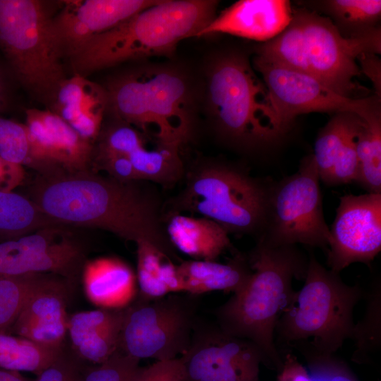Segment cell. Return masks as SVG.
<instances>
[{
	"label": "cell",
	"instance_id": "cell-10",
	"mask_svg": "<svg viewBox=\"0 0 381 381\" xmlns=\"http://www.w3.org/2000/svg\"><path fill=\"white\" fill-rule=\"evenodd\" d=\"M329 240L320 178L310 155L294 174L272 183L264 229L258 241L270 246L301 243L327 251Z\"/></svg>",
	"mask_w": 381,
	"mask_h": 381
},
{
	"label": "cell",
	"instance_id": "cell-35",
	"mask_svg": "<svg viewBox=\"0 0 381 381\" xmlns=\"http://www.w3.org/2000/svg\"><path fill=\"white\" fill-rule=\"evenodd\" d=\"M30 155L25 124L0 117V157L13 164L28 167Z\"/></svg>",
	"mask_w": 381,
	"mask_h": 381
},
{
	"label": "cell",
	"instance_id": "cell-13",
	"mask_svg": "<svg viewBox=\"0 0 381 381\" xmlns=\"http://www.w3.org/2000/svg\"><path fill=\"white\" fill-rule=\"evenodd\" d=\"M187 381H258L265 357L249 340L218 325L195 326L190 343L180 356Z\"/></svg>",
	"mask_w": 381,
	"mask_h": 381
},
{
	"label": "cell",
	"instance_id": "cell-42",
	"mask_svg": "<svg viewBox=\"0 0 381 381\" xmlns=\"http://www.w3.org/2000/svg\"><path fill=\"white\" fill-rule=\"evenodd\" d=\"M276 381H315L310 373L291 353H286L282 360Z\"/></svg>",
	"mask_w": 381,
	"mask_h": 381
},
{
	"label": "cell",
	"instance_id": "cell-27",
	"mask_svg": "<svg viewBox=\"0 0 381 381\" xmlns=\"http://www.w3.org/2000/svg\"><path fill=\"white\" fill-rule=\"evenodd\" d=\"M50 108L68 125L83 116H104L107 109L106 91L85 77L73 75L61 84Z\"/></svg>",
	"mask_w": 381,
	"mask_h": 381
},
{
	"label": "cell",
	"instance_id": "cell-9",
	"mask_svg": "<svg viewBox=\"0 0 381 381\" xmlns=\"http://www.w3.org/2000/svg\"><path fill=\"white\" fill-rule=\"evenodd\" d=\"M272 184L230 165L205 164L190 174L180 207L216 222L229 234L258 238L265 224Z\"/></svg>",
	"mask_w": 381,
	"mask_h": 381
},
{
	"label": "cell",
	"instance_id": "cell-40",
	"mask_svg": "<svg viewBox=\"0 0 381 381\" xmlns=\"http://www.w3.org/2000/svg\"><path fill=\"white\" fill-rule=\"evenodd\" d=\"M35 381H83L75 362L64 353L50 366L37 375Z\"/></svg>",
	"mask_w": 381,
	"mask_h": 381
},
{
	"label": "cell",
	"instance_id": "cell-32",
	"mask_svg": "<svg viewBox=\"0 0 381 381\" xmlns=\"http://www.w3.org/2000/svg\"><path fill=\"white\" fill-rule=\"evenodd\" d=\"M56 276L33 273L0 277V332H9L30 297Z\"/></svg>",
	"mask_w": 381,
	"mask_h": 381
},
{
	"label": "cell",
	"instance_id": "cell-18",
	"mask_svg": "<svg viewBox=\"0 0 381 381\" xmlns=\"http://www.w3.org/2000/svg\"><path fill=\"white\" fill-rule=\"evenodd\" d=\"M71 282L57 275L37 291L9 332L42 345L62 349L68 332L66 304Z\"/></svg>",
	"mask_w": 381,
	"mask_h": 381
},
{
	"label": "cell",
	"instance_id": "cell-17",
	"mask_svg": "<svg viewBox=\"0 0 381 381\" xmlns=\"http://www.w3.org/2000/svg\"><path fill=\"white\" fill-rule=\"evenodd\" d=\"M362 122L355 114L337 113L319 132L312 155L320 181L326 185L357 182L356 143Z\"/></svg>",
	"mask_w": 381,
	"mask_h": 381
},
{
	"label": "cell",
	"instance_id": "cell-36",
	"mask_svg": "<svg viewBox=\"0 0 381 381\" xmlns=\"http://www.w3.org/2000/svg\"><path fill=\"white\" fill-rule=\"evenodd\" d=\"M297 349L306 359L315 381H359L344 361L334 353H322L305 345Z\"/></svg>",
	"mask_w": 381,
	"mask_h": 381
},
{
	"label": "cell",
	"instance_id": "cell-29",
	"mask_svg": "<svg viewBox=\"0 0 381 381\" xmlns=\"http://www.w3.org/2000/svg\"><path fill=\"white\" fill-rule=\"evenodd\" d=\"M64 354L62 349L40 344L28 339L0 332V368L28 371L37 375Z\"/></svg>",
	"mask_w": 381,
	"mask_h": 381
},
{
	"label": "cell",
	"instance_id": "cell-22",
	"mask_svg": "<svg viewBox=\"0 0 381 381\" xmlns=\"http://www.w3.org/2000/svg\"><path fill=\"white\" fill-rule=\"evenodd\" d=\"M167 235L173 246L194 260H216L231 246L228 231L205 217L174 214L169 219Z\"/></svg>",
	"mask_w": 381,
	"mask_h": 381
},
{
	"label": "cell",
	"instance_id": "cell-8",
	"mask_svg": "<svg viewBox=\"0 0 381 381\" xmlns=\"http://www.w3.org/2000/svg\"><path fill=\"white\" fill-rule=\"evenodd\" d=\"M52 8L45 1L0 0V49L18 80L49 107L67 78Z\"/></svg>",
	"mask_w": 381,
	"mask_h": 381
},
{
	"label": "cell",
	"instance_id": "cell-19",
	"mask_svg": "<svg viewBox=\"0 0 381 381\" xmlns=\"http://www.w3.org/2000/svg\"><path fill=\"white\" fill-rule=\"evenodd\" d=\"M292 9L287 0H241L216 16L198 37L224 33L264 43L288 26Z\"/></svg>",
	"mask_w": 381,
	"mask_h": 381
},
{
	"label": "cell",
	"instance_id": "cell-21",
	"mask_svg": "<svg viewBox=\"0 0 381 381\" xmlns=\"http://www.w3.org/2000/svg\"><path fill=\"white\" fill-rule=\"evenodd\" d=\"M88 300L100 308L123 309L136 295V276L123 260L102 257L85 261L82 271Z\"/></svg>",
	"mask_w": 381,
	"mask_h": 381
},
{
	"label": "cell",
	"instance_id": "cell-1",
	"mask_svg": "<svg viewBox=\"0 0 381 381\" xmlns=\"http://www.w3.org/2000/svg\"><path fill=\"white\" fill-rule=\"evenodd\" d=\"M135 183L92 169L37 174L25 196L60 225L103 229L135 243L149 242L174 256L155 203Z\"/></svg>",
	"mask_w": 381,
	"mask_h": 381
},
{
	"label": "cell",
	"instance_id": "cell-2",
	"mask_svg": "<svg viewBox=\"0 0 381 381\" xmlns=\"http://www.w3.org/2000/svg\"><path fill=\"white\" fill-rule=\"evenodd\" d=\"M363 52L380 54V29L345 38L329 18L303 7L292 9L288 26L258 45L255 55L310 75L342 96L358 99L368 92L356 80L361 74L356 59Z\"/></svg>",
	"mask_w": 381,
	"mask_h": 381
},
{
	"label": "cell",
	"instance_id": "cell-15",
	"mask_svg": "<svg viewBox=\"0 0 381 381\" xmlns=\"http://www.w3.org/2000/svg\"><path fill=\"white\" fill-rule=\"evenodd\" d=\"M381 250V193L344 195L329 229L327 265L339 273L355 262L368 264Z\"/></svg>",
	"mask_w": 381,
	"mask_h": 381
},
{
	"label": "cell",
	"instance_id": "cell-6",
	"mask_svg": "<svg viewBox=\"0 0 381 381\" xmlns=\"http://www.w3.org/2000/svg\"><path fill=\"white\" fill-rule=\"evenodd\" d=\"M204 93L206 111L215 129L231 143L265 147L288 132L266 86L243 54L226 52L210 61Z\"/></svg>",
	"mask_w": 381,
	"mask_h": 381
},
{
	"label": "cell",
	"instance_id": "cell-11",
	"mask_svg": "<svg viewBox=\"0 0 381 381\" xmlns=\"http://www.w3.org/2000/svg\"><path fill=\"white\" fill-rule=\"evenodd\" d=\"M185 298L169 294L132 302L124 308L119 350L139 360L182 355L196 325L192 303Z\"/></svg>",
	"mask_w": 381,
	"mask_h": 381
},
{
	"label": "cell",
	"instance_id": "cell-44",
	"mask_svg": "<svg viewBox=\"0 0 381 381\" xmlns=\"http://www.w3.org/2000/svg\"><path fill=\"white\" fill-rule=\"evenodd\" d=\"M9 99L7 84L3 69L0 65V112L7 109Z\"/></svg>",
	"mask_w": 381,
	"mask_h": 381
},
{
	"label": "cell",
	"instance_id": "cell-31",
	"mask_svg": "<svg viewBox=\"0 0 381 381\" xmlns=\"http://www.w3.org/2000/svg\"><path fill=\"white\" fill-rule=\"evenodd\" d=\"M357 182L368 193H381V113L363 119L356 143Z\"/></svg>",
	"mask_w": 381,
	"mask_h": 381
},
{
	"label": "cell",
	"instance_id": "cell-28",
	"mask_svg": "<svg viewBox=\"0 0 381 381\" xmlns=\"http://www.w3.org/2000/svg\"><path fill=\"white\" fill-rule=\"evenodd\" d=\"M59 225L25 195L0 191V243Z\"/></svg>",
	"mask_w": 381,
	"mask_h": 381
},
{
	"label": "cell",
	"instance_id": "cell-43",
	"mask_svg": "<svg viewBox=\"0 0 381 381\" xmlns=\"http://www.w3.org/2000/svg\"><path fill=\"white\" fill-rule=\"evenodd\" d=\"M25 179L24 167L6 162L0 157V191L11 192Z\"/></svg>",
	"mask_w": 381,
	"mask_h": 381
},
{
	"label": "cell",
	"instance_id": "cell-3",
	"mask_svg": "<svg viewBox=\"0 0 381 381\" xmlns=\"http://www.w3.org/2000/svg\"><path fill=\"white\" fill-rule=\"evenodd\" d=\"M217 5L212 0H159L69 56L73 73L85 77L127 61L169 56L183 40L198 37L216 17Z\"/></svg>",
	"mask_w": 381,
	"mask_h": 381
},
{
	"label": "cell",
	"instance_id": "cell-23",
	"mask_svg": "<svg viewBox=\"0 0 381 381\" xmlns=\"http://www.w3.org/2000/svg\"><path fill=\"white\" fill-rule=\"evenodd\" d=\"M183 293L198 295L213 291L235 294L249 279V261L241 255L226 263L216 260H190L177 265Z\"/></svg>",
	"mask_w": 381,
	"mask_h": 381
},
{
	"label": "cell",
	"instance_id": "cell-41",
	"mask_svg": "<svg viewBox=\"0 0 381 381\" xmlns=\"http://www.w3.org/2000/svg\"><path fill=\"white\" fill-rule=\"evenodd\" d=\"M378 54L363 52L357 57L361 73L364 74L372 83L375 95L381 98V61Z\"/></svg>",
	"mask_w": 381,
	"mask_h": 381
},
{
	"label": "cell",
	"instance_id": "cell-5",
	"mask_svg": "<svg viewBox=\"0 0 381 381\" xmlns=\"http://www.w3.org/2000/svg\"><path fill=\"white\" fill-rule=\"evenodd\" d=\"M104 89L114 117L145 133L152 128L157 142L181 145L191 135L196 87L179 67L142 66L113 78Z\"/></svg>",
	"mask_w": 381,
	"mask_h": 381
},
{
	"label": "cell",
	"instance_id": "cell-38",
	"mask_svg": "<svg viewBox=\"0 0 381 381\" xmlns=\"http://www.w3.org/2000/svg\"><path fill=\"white\" fill-rule=\"evenodd\" d=\"M92 169L104 171L108 176L122 183L140 181L128 156L123 155L93 154Z\"/></svg>",
	"mask_w": 381,
	"mask_h": 381
},
{
	"label": "cell",
	"instance_id": "cell-34",
	"mask_svg": "<svg viewBox=\"0 0 381 381\" xmlns=\"http://www.w3.org/2000/svg\"><path fill=\"white\" fill-rule=\"evenodd\" d=\"M96 140H97V145L93 149V154L96 155L128 156L135 150L145 145V139L139 130L115 118L107 126L102 127Z\"/></svg>",
	"mask_w": 381,
	"mask_h": 381
},
{
	"label": "cell",
	"instance_id": "cell-30",
	"mask_svg": "<svg viewBox=\"0 0 381 381\" xmlns=\"http://www.w3.org/2000/svg\"><path fill=\"white\" fill-rule=\"evenodd\" d=\"M180 146L157 141L155 148L148 150L143 145L128 157L140 181L147 180L169 187L175 184L183 173Z\"/></svg>",
	"mask_w": 381,
	"mask_h": 381
},
{
	"label": "cell",
	"instance_id": "cell-12",
	"mask_svg": "<svg viewBox=\"0 0 381 381\" xmlns=\"http://www.w3.org/2000/svg\"><path fill=\"white\" fill-rule=\"evenodd\" d=\"M253 64L260 73L277 114L288 131L296 116L310 112H349L363 119L381 113L380 98L375 95L349 98L310 75L258 56H254Z\"/></svg>",
	"mask_w": 381,
	"mask_h": 381
},
{
	"label": "cell",
	"instance_id": "cell-20",
	"mask_svg": "<svg viewBox=\"0 0 381 381\" xmlns=\"http://www.w3.org/2000/svg\"><path fill=\"white\" fill-rule=\"evenodd\" d=\"M124 308L82 311L68 318V332L80 358L101 364L119 350Z\"/></svg>",
	"mask_w": 381,
	"mask_h": 381
},
{
	"label": "cell",
	"instance_id": "cell-26",
	"mask_svg": "<svg viewBox=\"0 0 381 381\" xmlns=\"http://www.w3.org/2000/svg\"><path fill=\"white\" fill-rule=\"evenodd\" d=\"M327 15L345 38H358L380 29V0H325L310 1Z\"/></svg>",
	"mask_w": 381,
	"mask_h": 381
},
{
	"label": "cell",
	"instance_id": "cell-33",
	"mask_svg": "<svg viewBox=\"0 0 381 381\" xmlns=\"http://www.w3.org/2000/svg\"><path fill=\"white\" fill-rule=\"evenodd\" d=\"M380 287L377 286L368 296L365 316L354 326L351 339L356 346L353 355L355 361H365L368 354L380 345Z\"/></svg>",
	"mask_w": 381,
	"mask_h": 381
},
{
	"label": "cell",
	"instance_id": "cell-16",
	"mask_svg": "<svg viewBox=\"0 0 381 381\" xmlns=\"http://www.w3.org/2000/svg\"><path fill=\"white\" fill-rule=\"evenodd\" d=\"M159 0H85L65 1L54 16V28L68 56L94 37L123 22Z\"/></svg>",
	"mask_w": 381,
	"mask_h": 381
},
{
	"label": "cell",
	"instance_id": "cell-24",
	"mask_svg": "<svg viewBox=\"0 0 381 381\" xmlns=\"http://www.w3.org/2000/svg\"><path fill=\"white\" fill-rule=\"evenodd\" d=\"M39 111L49 134V174L92 169L93 144L82 138L49 109Z\"/></svg>",
	"mask_w": 381,
	"mask_h": 381
},
{
	"label": "cell",
	"instance_id": "cell-14",
	"mask_svg": "<svg viewBox=\"0 0 381 381\" xmlns=\"http://www.w3.org/2000/svg\"><path fill=\"white\" fill-rule=\"evenodd\" d=\"M66 227L50 226L0 243V277L49 273L75 280L85 262L84 251Z\"/></svg>",
	"mask_w": 381,
	"mask_h": 381
},
{
	"label": "cell",
	"instance_id": "cell-25",
	"mask_svg": "<svg viewBox=\"0 0 381 381\" xmlns=\"http://www.w3.org/2000/svg\"><path fill=\"white\" fill-rule=\"evenodd\" d=\"M135 244L139 297L156 299L183 292L177 265H174L168 255L149 242L142 241Z\"/></svg>",
	"mask_w": 381,
	"mask_h": 381
},
{
	"label": "cell",
	"instance_id": "cell-39",
	"mask_svg": "<svg viewBox=\"0 0 381 381\" xmlns=\"http://www.w3.org/2000/svg\"><path fill=\"white\" fill-rule=\"evenodd\" d=\"M136 381H187L181 357L157 361L141 368Z\"/></svg>",
	"mask_w": 381,
	"mask_h": 381
},
{
	"label": "cell",
	"instance_id": "cell-45",
	"mask_svg": "<svg viewBox=\"0 0 381 381\" xmlns=\"http://www.w3.org/2000/svg\"><path fill=\"white\" fill-rule=\"evenodd\" d=\"M0 381H30L19 372L0 369Z\"/></svg>",
	"mask_w": 381,
	"mask_h": 381
},
{
	"label": "cell",
	"instance_id": "cell-7",
	"mask_svg": "<svg viewBox=\"0 0 381 381\" xmlns=\"http://www.w3.org/2000/svg\"><path fill=\"white\" fill-rule=\"evenodd\" d=\"M304 280L279 316L275 344H304L322 353H334L352 337L353 310L363 296V289L344 282L339 273L325 267L313 253L308 258Z\"/></svg>",
	"mask_w": 381,
	"mask_h": 381
},
{
	"label": "cell",
	"instance_id": "cell-4",
	"mask_svg": "<svg viewBox=\"0 0 381 381\" xmlns=\"http://www.w3.org/2000/svg\"><path fill=\"white\" fill-rule=\"evenodd\" d=\"M245 286L216 311L225 332L255 344L279 370L282 358L274 341L279 316L294 293V279L305 278L308 258L296 246H270L258 241L248 260Z\"/></svg>",
	"mask_w": 381,
	"mask_h": 381
},
{
	"label": "cell",
	"instance_id": "cell-37",
	"mask_svg": "<svg viewBox=\"0 0 381 381\" xmlns=\"http://www.w3.org/2000/svg\"><path fill=\"white\" fill-rule=\"evenodd\" d=\"M140 360L119 350L105 362L90 370L83 381H136Z\"/></svg>",
	"mask_w": 381,
	"mask_h": 381
}]
</instances>
